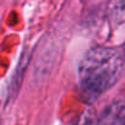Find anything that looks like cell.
Here are the masks:
<instances>
[{"label":"cell","mask_w":125,"mask_h":125,"mask_svg":"<svg viewBox=\"0 0 125 125\" xmlns=\"http://www.w3.org/2000/svg\"><path fill=\"white\" fill-rule=\"evenodd\" d=\"M123 58H124V60H125V45H124V56H123Z\"/></svg>","instance_id":"4"},{"label":"cell","mask_w":125,"mask_h":125,"mask_svg":"<svg viewBox=\"0 0 125 125\" xmlns=\"http://www.w3.org/2000/svg\"><path fill=\"white\" fill-rule=\"evenodd\" d=\"M124 58L114 48L90 49L79 65V81L83 94L93 101L108 91L123 71Z\"/></svg>","instance_id":"1"},{"label":"cell","mask_w":125,"mask_h":125,"mask_svg":"<svg viewBox=\"0 0 125 125\" xmlns=\"http://www.w3.org/2000/svg\"><path fill=\"white\" fill-rule=\"evenodd\" d=\"M110 17L114 22H125V0H112Z\"/></svg>","instance_id":"3"},{"label":"cell","mask_w":125,"mask_h":125,"mask_svg":"<svg viewBox=\"0 0 125 125\" xmlns=\"http://www.w3.org/2000/svg\"><path fill=\"white\" fill-rule=\"evenodd\" d=\"M97 125H125V103L116 102L109 105L99 116Z\"/></svg>","instance_id":"2"}]
</instances>
